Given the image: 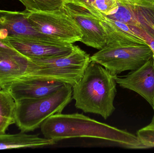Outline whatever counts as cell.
<instances>
[{
  "label": "cell",
  "instance_id": "6da1fadb",
  "mask_svg": "<svg viewBox=\"0 0 154 153\" xmlns=\"http://www.w3.org/2000/svg\"><path fill=\"white\" fill-rule=\"evenodd\" d=\"M45 137L55 142L65 139L88 137L106 140L126 149H147L137 136L79 113L56 114L40 127Z\"/></svg>",
  "mask_w": 154,
  "mask_h": 153
},
{
  "label": "cell",
  "instance_id": "7a4b0ae2",
  "mask_svg": "<svg viewBox=\"0 0 154 153\" xmlns=\"http://www.w3.org/2000/svg\"><path fill=\"white\" fill-rule=\"evenodd\" d=\"M106 46L90 57L114 75L133 71L153 58V53L146 41L114 26L106 31Z\"/></svg>",
  "mask_w": 154,
  "mask_h": 153
},
{
  "label": "cell",
  "instance_id": "3957f363",
  "mask_svg": "<svg viewBox=\"0 0 154 153\" xmlns=\"http://www.w3.org/2000/svg\"><path fill=\"white\" fill-rule=\"evenodd\" d=\"M116 76L90 60L83 76L73 87L72 99L75 101L76 107L107 119L116 110Z\"/></svg>",
  "mask_w": 154,
  "mask_h": 153
},
{
  "label": "cell",
  "instance_id": "277c9868",
  "mask_svg": "<svg viewBox=\"0 0 154 153\" xmlns=\"http://www.w3.org/2000/svg\"><path fill=\"white\" fill-rule=\"evenodd\" d=\"M72 92L73 87L65 84L47 96L15 101V124L25 133L39 128L49 118L62 113L72 101Z\"/></svg>",
  "mask_w": 154,
  "mask_h": 153
},
{
  "label": "cell",
  "instance_id": "5b68a950",
  "mask_svg": "<svg viewBox=\"0 0 154 153\" xmlns=\"http://www.w3.org/2000/svg\"><path fill=\"white\" fill-rule=\"evenodd\" d=\"M90 56L76 46L67 55L49 58H32L36 63V72L33 78L60 82L75 86L83 76L90 62Z\"/></svg>",
  "mask_w": 154,
  "mask_h": 153
},
{
  "label": "cell",
  "instance_id": "8992f818",
  "mask_svg": "<svg viewBox=\"0 0 154 153\" xmlns=\"http://www.w3.org/2000/svg\"><path fill=\"white\" fill-rule=\"evenodd\" d=\"M118 8L106 17L126 24L149 45L154 60V0H117Z\"/></svg>",
  "mask_w": 154,
  "mask_h": 153
},
{
  "label": "cell",
  "instance_id": "52a82bcc",
  "mask_svg": "<svg viewBox=\"0 0 154 153\" xmlns=\"http://www.w3.org/2000/svg\"><path fill=\"white\" fill-rule=\"evenodd\" d=\"M26 16L30 26L40 34L66 44L81 40L82 35L79 26L62 8L54 11H27Z\"/></svg>",
  "mask_w": 154,
  "mask_h": 153
},
{
  "label": "cell",
  "instance_id": "ba28073f",
  "mask_svg": "<svg viewBox=\"0 0 154 153\" xmlns=\"http://www.w3.org/2000/svg\"><path fill=\"white\" fill-rule=\"evenodd\" d=\"M62 9L79 26L82 35L81 42L99 50L106 46V33L98 17L102 13L75 0L66 1Z\"/></svg>",
  "mask_w": 154,
  "mask_h": 153
},
{
  "label": "cell",
  "instance_id": "9c48e42d",
  "mask_svg": "<svg viewBox=\"0 0 154 153\" xmlns=\"http://www.w3.org/2000/svg\"><path fill=\"white\" fill-rule=\"evenodd\" d=\"M35 66L31 58L0 42V85L32 78L35 74Z\"/></svg>",
  "mask_w": 154,
  "mask_h": 153
},
{
  "label": "cell",
  "instance_id": "30bf717a",
  "mask_svg": "<svg viewBox=\"0 0 154 153\" xmlns=\"http://www.w3.org/2000/svg\"><path fill=\"white\" fill-rule=\"evenodd\" d=\"M0 42L22 54L32 58H49L64 56L72 53L76 46L72 44H48L12 35L0 40Z\"/></svg>",
  "mask_w": 154,
  "mask_h": 153
},
{
  "label": "cell",
  "instance_id": "8fae6325",
  "mask_svg": "<svg viewBox=\"0 0 154 153\" xmlns=\"http://www.w3.org/2000/svg\"><path fill=\"white\" fill-rule=\"evenodd\" d=\"M116 82L123 89L133 91L145 99L151 107L154 103V61L150 59L128 74L116 77Z\"/></svg>",
  "mask_w": 154,
  "mask_h": 153
},
{
  "label": "cell",
  "instance_id": "7c38bea8",
  "mask_svg": "<svg viewBox=\"0 0 154 153\" xmlns=\"http://www.w3.org/2000/svg\"><path fill=\"white\" fill-rule=\"evenodd\" d=\"M66 84L35 78H26L0 85L10 93L14 100L37 99L49 95Z\"/></svg>",
  "mask_w": 154,
  "mask_h": 153
},
{
  "label": "cell",
  "instance_id": "4fadbf2b",
  "mask_svg": "<svg viewBox=\"0 0 154 153\" xmlns=\"http://www.w3.org/2000/svg\"><path fill=\"white\" fill-rule=\"evenodd\" d=\"M26 13L25 10L22 12L8 11L4 19L3 25L8 31L9 36H20L34 41L53 45L68 44L36 31L28 22Z\"/></svg>",
  "mask_w": 154,
  "mask_h": 153
},
{
  "label": "cell",
  "instance_id": "5bb4252c",
  "mask_svg": "<svg viewBox=\"0 0 154 153\" xmlns=\"http://www.w3.org/2000/svg\"><path fill=\"white\" fill-rule=\"evenodd\" d=\"M56 142L38 135L28 134L21 131L18 134H0V150L19 148H42L55 145Z\"/></svg>",
  "mask_w": 154,
  "mask_h": 153
},
{
  "label": "cell",
  "instance_id": "9a60e30c",
  "mask_svg": "<svg viewBox=\"0 0 154 153\" xmlns=\"http://www.w3.org/2000/svg\"><path fill=\"white\" fill-rule=\"evenodd\" d=\"M15 102L6 90H0V134H5L9 127L15 124Z\"/></svg>",
  "mask_w": 154,
  "mask_h": 153
},
{
  "label": "cell",
  "instance_id": "2e32d148",
  "mask_svg": "<svg viewBox=\"0 0 154 153\" xmlns=\"http://www.w3.org/2000/svg\"><path fill=\"white\" fill-rule=\"evenodd\" d=\"M29 12L54 11L60 10L67 0H19Z\"/></svg>",
  "mask_w": 154,
  "mask_h": 153
},
{
  "label": "cell",
  "instance_id": "e0dca14e",
  "mask_svg": "<svg viewBox=\"0 0 154 153\" xmlns=\"http://www.w3.org/2000/svg\"><path fill=\"white\" fill-rule=\"evenodd\" d=\"M91 6L105 16H108L116 12L118 3L117 0H95Z\"/></svg>",
  "mask_w": 154,
  "mask_h": 153
},
{
  "label": "cell",
  "instance_id": "ac0fdd59",
  "mask_svg": "<svg viewBox=\"0 0 154 153\" xmlns=\"http://www.w3.org/2000/svg\"><path fill=\"white\" fill-rule=\"evenodd\" d=\"M137 136L147 149L154 147V125L150 124L139 129Z\"/></svg>",
  "mask_w": 154,
  "mask_h": 153
},
{
  "label": "cell",
  "instance_id": "d6986e66",
  "mask_svg": "<svg viewBox=\"0 0 154 153\" xmlns=\"http://www.w3.org/2000/svg\"><path fill=\"white\" fill-rule=\"evenodd\" d=\"M8 11L0 10V30L5 28L3 25L4 19Z\"/></svg>",
  "mask_w": 154,
  "mask_h": 153
},
{
  "label": "cell",
  "instance_id": "ffe728a7",
  "mask_svg": "<svg viewBox=\"0 0 154 153\" xmlns=\"http://www.w3.org/2000/svg\"><path fill=\"white\" fill-rule=\"evenodd\" d=\"M75 1H78L79 2L82 3L83 4H85L86 6L89 7L90 9L95 10V9L91 6V4H92V2H93L95 0H75Z\"/></svg>",
  "mask_w": 154,
  "mask_h": 153
},
{
  "label": "cell",
  "instance_id": "44dd1931",
  "mask_svg": "<svg viewBox=\"0 0 154 153\" xmlns=\"http://www.w3.org/2000/svg\"><path fill=\"white\" fill-rule=\"evenodd\" d=\"M152 108L154 110V115H153V116L152 119V122H151V123H150V124H152V125H154V103L153 107H152Z\"/></svg>",
  "mask_w": 154,
  "mask_h": 153
},
{
  "label": "cell",
  "instance_id": "7402d4cb",
  "mask_svg": "<svg viewBox=\"0 0 154 153\" xmlns=\"http://www.w3.org/2000/svg\"><path fill=\"white\" fill-rule=\"evenodd\" d=\"M2 90V88H1V86H0V90Z\"/></svg>",
  "mask_w": 154,
  "mask_h": 153
}]
</instances>
